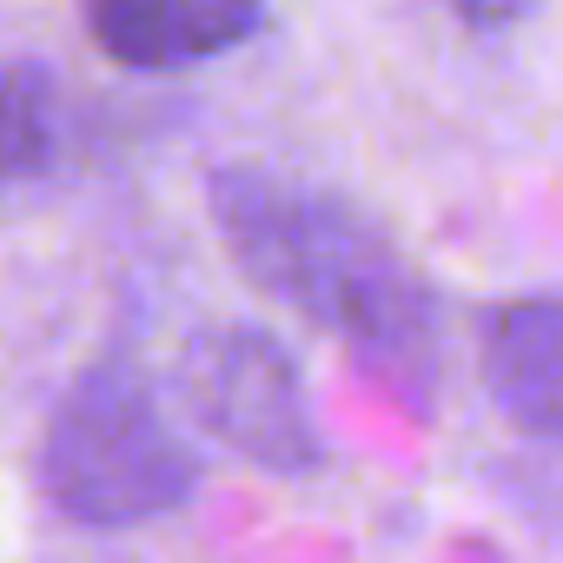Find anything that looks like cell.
I'll use <instances>...</instances> for the list:
<instances>
[{
	"mask_svg": "<svg viewBox=\"0 0 563 563\" xmlns=\"http://www.w3.org/2000/svg\"><path fill=\"white\" fill-rule=\"evenodd\" d=\"M438 8H451L464 27H484V34H504V27H517L537 0H438Z\"/></svg>",
	"mask_w": 563,
	"mask_h": 563,
	"instance_id": "52a82bcc",
	"label": "cell"
},
{
	"mask_svg": "<svg viewBox=\"0 0 563 563\" xmlns=\"http://www.w3.org/2000/svg\"><path fill=\"white\" fill-rule=\"evenodd\" d=\"M54 153V120H47V80L41 67L14 60L8 74V173L14 179H34Z\"/></svg>",
	"mask_w": 563,
	"mask_h": 563,
	"instance_id": "8992f818",
	"label": "cell"
},
{
	"mask_svg": "<svg viewBox=\"0 0 563 563\" xmlns=\"http://www.w3.org/2000/svg\"><path fill=\"white\" fill-rule=\"evenodd\" d=\"M87 34L133 74H179L245 47L265 27V0H80Z\"/></svg>",
	"mask_w": 563,
	"mask_h": 563,
	"instance_id": "277c9868",
	"label": "cell"
},
{
	"mask_svg": "<svg viewBox=\"0 0 563 563\" xmlns=\"http://www.w3.org/2000/svg\"><path fill=\"white\" fill-rule=\"evenodd\" d=\"M41 484L60 517L126 530L186 504L192 451L166 424L146 378L120 358H100L54 398L41 438Z\"/></svg>",
	"mask_w": 563,
	"mask_h": 563,
	"instance_id": "7a4b0ae2",
	"label": "cell"
},
{
	"mask_svg": "<svg viewBox=\"0 0 563 563\" xmlns=\"http://www.w3.org/2000/svg\"><path fill=\"white\" fill-rule=\"evenodd\" d=\"M484 391L523 438L563 444V292H530L484 319Z\"/></svg>",
	"mask_w": 563,
	"mask_h": 563,
	"instance_id": "5b68a950",
	"label": "cell"
},
{
	"mask_svg": "<svg viewBox=\"0 0 563 563\" xmlns=\"http://www.w3.org/2000/svg\"><path fill=\"white\" fill-rule=\"evenodd\" d=\"M179 391H186L192 418L232 457H245L258 471L306 477L325 457L319 424L306 411L299 365L258 325H212V332H199L186 345V358H179Z\"/></svg>",
	"mask_w": 563,
	"mask_h": 563,
	"instance_id": "3957f363",
	"label": "cell"
},
{
	"mask_svg": "<svg viewBox=\"0 0 563 563\" xmlns=\"http://www.w3.org/2000/svg\"><path fill=\"white\" fill-rule=\"evenodd\" d=\"M206 212L232 265L306 325L332 332L378 378L431 391L438 378V306L398 245L339 192L225 166L206 179Z\"/></svg>",
	"mask_w": 563,
	"mask_h": 563,
	"instance_id": "6da1fadb",
	"label": "cell"
}]
</instances>
